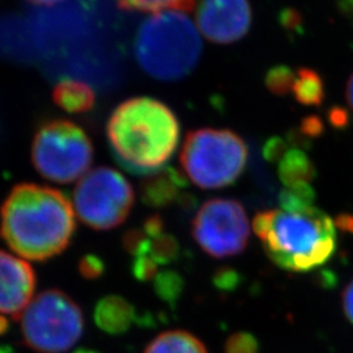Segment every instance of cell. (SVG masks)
Segmentation results:
<instances>
[{
    "label": "cell",
    "instance_id": "30bf717a",
    "mask_svg": "<svg viewBox=\"0 0 353 353\" xmlns=\"http://www.w3.org/2000/svg\"><path fill=\"white\" fill-rule=\"evenodd\" d=\"M252 7L242 0L202 1L196 11V28L214 43H233L246 36L252 26Z\"/></svg>",
    "mask_w": 353,
    "mask_h": 353
},
{
    "label": "cell",
    "instance_id": "8fae6325",
    "mask_svg": "<svg viewBox=\"0 0 353 353\" xmlns=\"http://www.w3.org/2000/svg\"><path fill=\"white\" fill-rule=\"evenodd\" d=\"M37 276L33 267L0 250V314L20 319L33 301Z\"/></svg>",
    "mask_w": 353,
    "mask_h": 353
},
{
    "label": "cell",
    "instance_id": "5bb4252c",
    "mask_svg": "<svg viewBox=\"0 0 353 353\" xmlns=\"http://www.w3.org/2000/svg\"><path fill=\"white\" fill-rule=\"evenodd\" d=\"M52 100L67 113L83 114L94 108L96 93L83 81L65 79L52 89Z\"/></svg>",
    "mask_w": 353,
    "mask_h": 353
},
{
    "label": "cell",
    "instance_id": "836d02e7",
    "mask_svg": "<svg viewBox=\"0 0 353 353\" xmlns=\"http://www.w3.org/2000/svg\"><path fill=\"white\" fill-rule=\"evenodd\" d=\"M336 225L343 230H345V232L353 233V216H351V214H341L336 220Z\"/></svg>",
    "mask_w": 353,
    "mask_h": 353
},
{
    "label": "cell",
    "instance_id": "ba28073f",
    "mask_svg": "<svg viewBox=\"0 0 353 353\" xmlns=\"http://www.w3.org/2000/svg\"><path fill=\"white\" fill-rule=\"evenodd\" d=\"M135 203V192L119 172L100 166L83 176L74 190L79 219L94 230H110L126 221Z\"/></svg>",
    "mask_w": 353,
    "mask_h": 353
},
{
    "label": "cell",
    "instance_id": "1f68e13d",
    "mask_svg": "<svg viewBox=\"0 0 353 353\" xmlns=\"http://www.w3.org/2000/svg\"><path fill=\"white\" fill-rule=\"evenodd\" d=\"M236 283H237L236 274H233V271L230 270H221L214 276V285L219 287L220 290H233Z\"/></svg>",
    "mask_w": 353,
    "mask_h": 353
},
{
    "label": "cell",
    "instance_id": "9c48e42d",
    "mask_svg": "<svg viewBox=\"0 0 353 353\" xmlns=\"http://www.w3.org/2000/svg\"><path fill=\"white\" fill-rule=\"evenodd\" d=\"M191 233L203 252L214 258H229L246 249L250 227L240 202L217 198L199 208L192 220Z\"/></svg>",
    "mask_w": 353,
    "mask_h": 353
},
{
    "label": "cell",
    "instance_id": "f546056e",
    "mask_svg": "<svg viewBox=\"0 0 353 353\" xmlns=\"http://www.w3.org/2000/svg\"><path fill=\"white\" fill-rule=\"evenodd\" d=\"M143 230L145 232V234L150 239L160 236L161 233H164V220H163V217L160 214H152L145 220V223L143 225Z\"/></svg>",
    "mask_w": 353,
    "mask_h": 353
},
{
    "label": "cell",
    "instance_id": "7a4b0ae2",
    "mask_svg": "<svg viewBox=\"0 0 353 353\" xmlns=\"http://www.w3.org/2000/svg\"><path fill=\"white\" fill-rule=\"evenodd\" d=\"M179 122L165 103L135 97L115 108L108 122V138L127 169L139 173L160 169L179 141Z\"/></svg>",
    "mask_w": 353,
    "mask_h": 353
},
{
    "label": "cell",
    "instance_id": "8d00e7d4",
    "mask_svg": "<svg viewBox=\"0 0 353 353\" xmlns=\"http://www.w3.org/2000/svg\"><path fill=\"white\" fill-rule=\"evenodd\" d=\"M33 6L36 7H57V6H62V1H32Z\"/></svg>",
    "mask_w": 353,
    "mask_h": 353
},
{
    "label": "cell",
    "instance_id": "d6986e66",
    "mask_svg": "<svg viewBox=\"0 0 353 353\" xmlns=\"http://www.w3.org/2000/svg\"><path fill=\"white\" fill-rule=\"evenodd\" d=\"M183 279L176 271H161L154 279V292L160 300L176 305L183 292Z\"/></svg>",
    "mask_w": 353,
    "mask_h": 353
},
{
    "label": "cell",
    "instance_id": "4316f807",
    "mask_svg": "<svg viewBox=\"0 0 353 353\" xmlns=\"http://www.w3.org/2000/svg\"><path fill=\"white\" fill-rule=\"evenodd\" d=\"M287 153V141L281 139L280 137H274L268 140L265 144L263 148V156L265 160L270 163H276L281 161V159Z\"/></svg>",
    "mask_w": 353,
    "mask_h": 353
},
{
    "label": "cell",
    "instance_id": "7c38bea8",
    "mask_svg": "<svg viewBox=\"0 0 353 353\" xmlns=\"http://www.w3.org/2000/svg\"><path fill=\"white\" fill-rule=\"evenodd\" d=\"M186 186L188 181L181 172L166 166L140 182V199L152 208H164L178 202Z\"/></svg>",
    "mask_w": 353,
    "mask_h": 353
},
{
    "label": "cell",
    "instance_id": "e0dca14e",
    "mask_svg": "<svg viewBox=\"0 0 353 353\" xmlns=\"http://www.w3.org/2000/svg\"><path fill=\"white\" fill-rule=\"evenodd\" d=\"M293 94L301 105L321 106L325 100V85L322 77L310 68H300L296 72Z\"/></svg>",
    "mask_w": 353,
    "mask_h": 353
},
{
    "label": "cell",
    "instance_id": "603a6c76",
    "mask_svg": "<svg viewBox=\"0 0 353 353\" xmlns=\"http://www.w3.org/2000/svg\"><path fill=\"white\" fill-rule=\"evenodd\" d=\"M225 353H259V341L252 332L239 331L232 334L224 343Z\"/></svg>",
    "mask_w": 353,
    "mask_h": 353
},
{
    "label": "cell",
    "instance_id": "83f0119b",
    "mask_svg": "<svg viewBox=\"0 0 353 353\" xmlns=\"http://www.w3.org/2000/svg\"><path fill=\"white\" fill-rule=\"evenodd\" d=\"M323 130H325V125H323L322 119L316 115H310V117L303 118L301 126H300V132L307 139L321 137L323 134Z\"/></svg>",
    "mask_w": 353,
    "mask_h": 353
},
{
    "label": "cell",
    "instance_id": "ffe728a7",
    "mask_svg": "<svg viewBox=\"0 0 353 353\" xmlns=\"http://www.w3.org/2000/svg\"><path fill=\"white\" fill-rule=\"evenodd\" d=\"M316 192L310 185H299L294 188H285L280 192V208L284 211H300L313 207Z\"/></svg>",
    "mask_w": 353,
    "mask_h": 353
},
{
    "label": "cell",
    "instance_id": "7402d4cb",
    "mask_svg": "<svg viewBox=\"0 0 353 353\" xmlns=\"http://www.w3.org/2000/svg\"><path fill=\"white\" fill-rule=\"evenodd\" d=\"M296 83V72H293L287 65H276L272 67L265 75V84L267 89L276 96H285Z\"/></svg>",
    "mask_w": 353,
    "mask_h": 353
},
{
    "label": "cell",
    "instance_id": "8992f818",
    "mask_svg": "<svg viewBox=\"0 0 353 353\" xmlns=\"http://www.w3.org/2000/svg\"><path fill=\"white\" fill-rule=\"evenodd\" d=\"M84 331L83 310L63 290L39 293L21 316V335L37 353H64L80 341Z\"/></svg>",
    "mask_w": 353,
    "mask_h": 353
},
{
    "label": "cell",
    "instance_id": "cb8c5ba5",
    "mask_svg": "<svg viewBox=\"0 0 353 353\" xmlns=\"http://www.w3.org/2000/svg\"><path fill=\"white\" fill-rule=\"evenodd\" d=\"M150 237L145 232L139 228H134L127 230L122 237V246L125 252L138 258L141 255H148L150 252Z\"/></svg>",
    "mask_w": 353,
    "mask_h": 353
},
{
    "label": "cell",
    "instance_id": "6da1fadb",
    "mask_svg": "<svg viewBox=\"0 0 353 353\" xmlns=\"http://www.w3.org/2000/svg\"><path fill=\"white\" fill-rule=\"evenodd\" d=\"M75 230L72 204L59 190L20 183L0 207V236L29 261L45 262L62 254Z\"/></svg>",
    "mask_w": 353,
    "mask_h": 353
},
{
    "label": "cell",
    "instance_id": "3957f363",
    "mask_svg": "<svg viewBox=\"0 0 353 353\" xmlns=\"http://www.w3.org/2000/svg\"><path fill=\"white\" fill-rule=\"evenodd\" d=\"M252 229L267 256L283 270L309 272L325 265L336 249V232L323 211L281 208L256 214Z\"/></svg>",
    "mask_w": 353,
    "mask_h": 353
},
{
    "label": "cell",
    "instance_id": "9a60e30c",
    "mask_svg": "<svg viewBox=\"0 0 353 353\" xmlns=\"http://www.w3.org/2000/svg\"><path fill=\"white\" fill-rule=\"evenodd\" d=\"M144 353H208L204 343L185 330L161 332L145 347Z\"/></svg>",
    "mask_w": 353,
    "mask_h": 353
},
{
    "label": "cell",
    "instance_id": "74e56055",
    "mask_svg": "<svg viewBox=\"0 0 353 353\" xmlns=\"http://www.w3.org/2000/svg\"><path fill=\"white\" fill-rule=\"evenodd\" d=\"M0 353H13V348L7 344H0Z\"/></svg>",
    "mask_w": 353,
    "mask_h": 353
},
{
    "label": "cell",
    "instance_id": "52a82bcc",
    "mask_svg": "<svg viewBox=\"0 0 353 353\" xmlns=\"http://www.w3.org/2000/svg\"><path fill=\"white\" fill-rule=\"evenodd\" d=\"M32 163L52 182L80 179L93 163V144L87 132L67 119H52L38 127L32 144Z\"/></svg>",
    "mask_w": 353,
    "mask_h": 353
},
{
    "label": "cell",
    "instance_id": "ac0fdd59",
    "mask_svg": "<svg viewBox=\"0 0 353 353\" xmlns=\"http://www.w3.org/2000/svg\"><path fill=\"white\" fill-rule=\"evenodd\" d=\"M118 8L127 12L159 13L168 12V11H179V12L189 13L195 8V3L190 0H172V1H121L118 3Z\"/></svg>",
    "mask_w": 353,
    "mask_h": 353
},
{
    "label": "cell",
    "instance_id": "4dcf8cb0",
    "mask_svg": "<svg viewBox=\"0 0 353 353\" xmlns=\"http://www.w3.org/2000/svg\"><path fill=\"white\" fill-rule=\"evenodd\" d=\"M341 309L348 322L353 325V280L341 293Z\"/></svg>",
    "mask_w": 353,
    "mask_h": 353
},
{
    "label": "cell",
    "instance_id": "d590c367",
    "mask_svg": "<svg viewBox=\"0 0 353 353\" xmlns=\"http://www.w3.org/2000/svg\"><path fill=\"white\" fill-rule=\"evenodd\" d=\"M10 327H11L10 321H8L6 316L0 314V338L4 336V335L10 331Z\"/></svg>",
    "mask_w": 353,
    "mask_h": 353
},
{
    "label": "cell",
    "instance_id": "484cf974",
    "mask_svg": "<svg viewBox=\"0 0 353 353\" xmlns=\"http://www.w3.org/2000/svg\"><path fill=\"white\" fill-rule=\"evenodd\" d=\"M77 270L79 274L85 280H97L105 274L106 265L99 255L87 254L79 261Z\"/></svg>",
    "mask_w": 353,
    "mask_h": 353
},
{
    "label": "cell",
    "instance_id": "5b68a950",
    "mask_svg": "<svg viewBox=\"0 0 353 353\" xmlns=\"http://www.w3.org/2000/svg\"><path fill=\"white\" fill-rule=\"evenodd\" d=\"M246 161L248 147L230 130L191 131L181 151L185 173L202 189H221L234 183L245 170Z\"/></svg>",
    "mask_w": 353,
    "mask_h": 353
},
{
    "label": "cell",
    "instance_id": "e575fe53",
    "mask_svg": "<svg viewBox=\"0 0 353 353\" xmlns=\"http://www.w3.org/2000/svg\"><path fill=\"white\" fill-rule=\"evenodd\" d=\"M345 96H347V102L350 105V108L353 110V74L350 77L348 83H347V90H345Z\"/></svg>",
    "mask_w": 353,
    "mask_h": 353
},
{
    "label": "cell",
    "instance_id": "f35d334b",
    "mask_svg": "<svg viewBox=\"0 0 353 353\" xmlns=\"http://www.w3.org/2000/svg\"><path fill=\"white\" fill-rule=\"evenodd\" d=\"M72 353H99L97 351H93V350H87V348H79L76 350L75 352Z\"/></svg>",
    "mask_w": 353,
    "mask_h": 353
},
{
    "label": "cell",
    "instance_id": "2e32d148",
    "mask_svg": "<svg viewBox=\"0 0 353 353\" xmlns=\"http://www.w3.org/2000/svg\"><path fill=\"white\" fill-rule=\"evenodd\" d=\"M316 174V166L300 150L287 152L279 165V176L285 188L309 185Z\"/></svg>",
    "mask_w": 353,
    "mask_h": 353
},
{
    "label": "cell",
    "instance_id": "277c9868",
    "mask_svg": "<svg viewBox=\"0 0 353 353\" xmlns=\"http://www.w3.org/2000/svg\"><path fill=\"white\" fill-rule=\"evenodd\" d=\"M202 39L189 16L179 11L153 14L138 30L135 54L152 77L176 81L190 75L202 55Z\"/></svg>",
    "mask_w": 353,
    "mask_h": 353
},
{
    "label": "cell",
    "instance_id": "d4e9b609",
    "mask_svg": "<svg viewBox=\"0 0 353 353\" xmlns=\"http://www.w3.org/2000/svg\"><path fill=\"white\" fill-rule=\"evenodd\" d=\"M131 272L134 278L140 283H148L154 280L159 275V265L152 259L150 255H141L135 258L131 265Z\"/></svg>",
    "mask_w": 353,
    "mask_h": 353
},
{
    "label": "cell",
    "instance_id": "f1b7e54d",
    "mask_svg": "<svg viewBox=\"0 0 353 353\" xmlns=\"http://www.w3.org/2000/svg\"><path fill=\"white\" fill-rule=\"evenodd\" d=\"M279 19H280L281 26H284L285 29H288V30H299L300 26H301V23H303V17H301L299 11L290 10V8L283 10Z\"/></svg>",
    "mask_w": 353,
    "mask_h": 353
},
{
    "label": "cell",
    "instance_id": "d6a6232c",
    "mask_svg": "<svg viewBox=\"0 0 353 353\" xmlns=\"http://www.w3.org/2000/svg\"><path fill=\"white\" fill-rule=\"evenodd\" d=\"M328 118H330V122L334 127H345L348 125V113L343 109V108H332L328 113Z\"/></svg>",
    "mask_w": 353,
    "mask_h": 353
},
{
    "label": "cell",
    "instance_id": "4fadbf2b",
    "mask_svg": "<svg viewBox=\"0 0 353 353\" xmlns=\"http://www.w3.org/2000/svg\"><path fill=\"white\" fill-rule=\"evenodd\" d=\"M94 323L109 335L127 332L137 319L135 307L121 296H106L94 307Z\"/></svg>",
    "mask_w": 353,
    "mask_h": 353
},
{
    "label": "cell",
    "instance_id": "44dd1931",
    "mask_svg": "<svg viewBox=\"0 0 353 353\" xmlns=\"http://www.w3.org/2000/svg\"><path fill=\"white\" fill-rule=\"evenodd\" d=\"M150 240L151 242H150L148 255L157 265H170L178 258L181 248L174 236L164 232L160 236Z\"/></svg>",
    "mask_w": 353,
    "mask_h": 353
}]
</instances>
